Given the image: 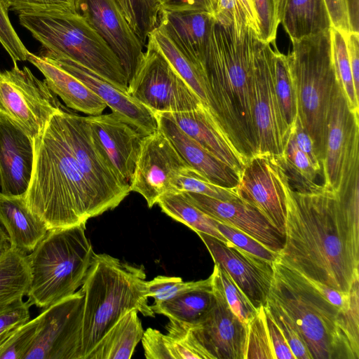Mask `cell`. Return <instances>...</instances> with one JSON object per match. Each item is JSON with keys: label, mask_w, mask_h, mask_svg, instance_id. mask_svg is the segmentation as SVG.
Masks as SVG:
<instances>
[{"label": "cell", "mask_w": 359, "mask_h": 359, "mask_svg": "<svg viewBox=\"0 0 359 359\" xmlns=\"http://www.w3.org/2000/svg\"><path fill=\"white\" fill-rule=\"evenodd\" d=\"M8 236L0 223V257L10 248Z\"/></svg>", "instance_id": "6f0895ef"}, {"label": "cell", "mask_w": 359, "mask_h": 359, "mask_svg": "<svg viewBox=\"0 0 359 359\" xmlns=\"http://www.w3.org/2000/svg\"><path fill=\"white\" fill-rule=\"evenodd\" d=\"M86 119L114 172L130 185L145 135L112 112L87 116Z\"/></svg>", "instance_id": "ffe728a7"}, {"label": "cell", "mask_w": 359, "mask_h": 359, "mask_svg": "<svg viewBox=\"0 0 359 359\" xmlns=\"http://www.w3.org/2000/svg\"><path fill=\"white\" fill-rule=\"evenodd\" d=\"M76 12L115 53L129 82L141 62L144 47L127 21L120 0H76Z\"/></svg>", "instance_id": "ac0fdd59"}, {"label": "cell", "mask_w": 359, "mask_h": 359, "mask_svg": "<svg viewBox=\"0 0 359 359\" xmlns=\"http://www.w3.org/2000/svg\"><path fill=\"white\" fill-rule=\"evenodd\" d=\"M123 7H126L128 4V0H120Z\"/></svg>", "instance_id": "680465c9"}, {"label": "cell", "mask_w": 359, "mask_h": 359, "mask_svg": "<svg viewBox=\"0 0 359 359\" xmlns=\"http://www.w3.org/2000/svg\"><path fill=\"white\" fill-rule=\"evenodd\" d=\"M83 302L80 289L43 309L24 359H79Z\"/></svg>", "instance_id": "5bb4252c"}, {"label": "cell", "mask_w": 359, "mask_h": 359, "mask_svg": "<svg viewBox=\"0 0 359 359\" xmlns=\"http://www.w3.org/2000/svg\"><path fill=\"white\" fill-rule=\"evenodd\" d=\"M272 76L283 117L290 130L297 114V93L286 55L277 48L272 53Z\"/></svg>", "instance_id": "e575fe53"}, {"label": "cell", "mask_w": 359, "mask_h": 359, "mask_svg": "<svg viewBox=\"0 0 359 359\" xmlns=\"http://www.w3.org/2000/svg\"><path fill=\"white\" fill-rule=\"evenodd\" d=\"M157 204L162 212L196 232L210 235L227 245L229 241L217 228V221L191 204L182 193L171 192L163 195Z\"/></svg>", "instance_id": "d6a6232c"}, {"label": "cell", "mask_w": 359, "mask_h": 359, "mask_svg": "<svg viewBox=\"0 0 359 359\" xmlns=\"http://www.w3.org/2000/svg\"><path fill=\"white\" fill-rule=\"evenodd\" d=\"M161 11H205L213 15L215 0H155Z\"/></svg>", "instance_id": "db71d44e"}, {"label": "cell", "mask_w": 359, "mask_h": 359, "mask_svg": "<svg viewBox=\"0 0 359 359\" xmlns=\"http://www.w3.org/2000/svg\"><path fill=\"white\" fill-rule=\"evenodd\" d=\"M85 230L82 225L48 230L27 255L29 306L45 309L82 285L95 254Z\"/></svg>", "instance_id": "52a82bcc"}, {"label": "cell", "mask_w": 359, "mask_h": 359, "mask_svg": "<svg viewBox=\"0 0 359 359\" xmlns=\"http://www.w3.org/2000/svg\"><path fill=\"white\" fill-rule=\"evenodd\" d=\"M277 15L292 42L329 31L325 0H276Z\"/></svg>", "instance_id": "f1b7e54d"}, {"label": "cell", "mask_w": 359, "mask_h": 359, "mask_svg": "<svg viewBox=\"0 0 359 359\" xmlns=\"http://www.w3.org/2000/svg\"><path fill=\"white\" fill-rule=\"evenodd\" d=\"M33 163V141L20 128L0 117L1 192L24 196L31 180Z\"/></svg>", "instance_id": "603a6c76"}, {"label": "cell", "mask_w": 359, "mask_h": 359, "mask_svg": "<svg viewBox=\"0 0 359 359\" xmlns=\"http://www.w3.org/2000/svg\"><path fill=\"white\" fill-rule=\"evenodd\" d=\"M288 184L280 156L265 152L247 159L235 187L239 199L263 215L284 238Z\"/></svg>", "instance_id": "8fae6325"}, {"label": "cell", "mask_w": 359, "mask_h": 359, "mask_svg": "<svg viewBox=\"0 0 359 359\" xmlns=\"http://www.w3.org/2000/svg\"><path fill=\"white\" fill-rule=\"evenodd\" d=\"M252 2L257 16L259 40L276 46L279 25L276 0H252Z\"/></svg>", "instance_id": "bcb514c9"}, {"label": "cell", "mask_w": 359, "mask_h": 359, "mask_svg": "<svg viewBox=\"0 0 359 359\" xmlns=\"http://www.w3.org/2000/svg\"><path fill=\"white\" fill-rule=\"evenodd\" d=\"M211 284L210 276L205 280L184 282L180 277L158 276L146 282L147 296L154 298V303H160L186 292Z\"/></svg>", "instance_id": "7bdbcfd3"}, {"label": "cell", "mask_w": 359, "mask_h": 359, "mask_svg": "<svg viewBox=\"0 0 359 359\" xmlns=\"http://www.w3.org/2000/svg\"><path fill=\"white\" fill-rule=\"evenodd\" d=\"M218 264L233 279L256 309L265 306L273 276V263L257 257L234 244L196 232Z\"/></svg>", "instance_id": "d6986e66"}, {"label": "cell", "mask_w": 359, "mask_h": 359, "mask_svg": "<svg viewBox=\"0 0 359 359\" xmlns=\"http://www.w3.org/2000/svg\"><path fill=\"white\" fill-rule=\"evenodd\" d=\"M137 313L135 309L125 312L87 359H130L144 333Z\"/></svg>", "instance_id": "f546056e"}, {"label": "cell", "mask_w": 359, "mask_h": 359, "mask_svg": "<svg viewBox=\"0 0 359 359\" xmlns=\"http://www.w3.org/2000/svg\"><path fill=\"white\" fill-rule=\"evenodd\" d=\"M144 266L107 254H95L81 290L83 293L79 359L90 352L126 311L146 317L155 313L148 303Z\"/></svg>", "instance_id": "5b68a950"}, {"label": "cell", "mask_w": 359, "mask_h": 359, "mask_svg": "<svg viewBox=\"0 0 359 359\" xmlns=\"http://www.w3.org/2000/svg\"><path fill=\"white\" fill-rule=\"evenodd\" d=\"M259 39L250 25L236 28L215 21L201 65L209 109L247 159L257 153L251 82Z\"/></svg>", "instance_id": "3957f363"}, {"label": "cell", "mask_w": 359, "mask_h": 359, "mask_svg": "<svg viewBox=\"0 0 359 359\" xmlns=\"http://www.w3.org/2000/svg\"><path fill=\"white\" fill-rule=\"evenodd\" d=\"M39 318L21 324L0 339V359H24L36 334Z\"/></svg>", "instance_id": "ab89813d"}, {"label": "cell", "mask_w": 359, "mask_h": 359, "mask_svg": "<svg viewBox=\"0 0 359 359\" xmlns=\"http://www.w3.org/2000/svg\"><path fill=\"white\" fill-rule=\"evenodd\" d=\"M332 60L338 83L350 109L359 113V96L356 94L344 34L333 27L330 29Z\"/></svg>", "instance_id": "74e56055"}, {"label": "cell", "mask_w": 359, "mask_h": 359, "mask_svg": "<svg viewBox=\"0 0 359 359\" xmlns=\"http://www.w3.org/2000/svg\"><path fill=\"white\" fill-rule=\"evenodd\" d=\"M46 57L79 79L105 102L113 114L142 135H148L158 130L154 113L128 93L69 58L60 56Z\"/></svg>", "instance_id": "7402d4cb"}, {"label": "cell", "mask_w": 359, "mask_h": 359, "mask_svg": "<svg viewBox=\"0 0 359 359\" xmlns=\"http://www.w3.org/2000/svg\"><path fill=\"white\" fill-rule=\"evenodd\" d=\"M62 109L46 82L28 67L21 69L15 65L0 71V117L20 128L32 141Z\"/></svg>", "instance_id": "30bf717a"}, {"label": "cell", "mask_w": 359, "mask_h": 359, "mask_svg": "<svg viewBox=\"0 0 359 359\" xmlns=\"http://www.w3.org/2000/svg\"><path fill=\"white\" fill-rule=\"evenodd\" d=\"M30 283L27 255L10 247L0 257V306L27 295Z\"/></svg>", "instance_id": "836d02e7"}, {"label": "cell", "mask_w": 359, "mask_h": 359, "mask_svg": "<svg viewBox=\"0 0 359 359\" xmlns=\"http://www.w3.org/2000/svg\"><path fill=\"white\" fill-rule=\"evenodd\" d=\"M213 301L211 284L186 292L168 300L154 303L151 308L155 313L164 315L170 321L190 325L205 315Z\"/></svg>", "instance_id": "1f68e13d"}, {"label": "cell", "mask_w": 359, "mask_h": 359, "mask_svg": "<svg viewBox=\"0 0 359 359\" xmlns=\"http://www.w3.org/2000/svg\"><path fill=\"white\" fill-rule=\"evenodd\" d=\"M65 129L82 172L107 211L116 208L130 192L112 169L89 127L86 116L62 111Z\"/></svg>", "instance_id": "4fadbf2b"}, {"label": "cell", "mask_w": 359, "mask_h": 359, "mask_svg": "<svg viewBox=\"0 0 359 359\" xmlns=\"http://www.w3.org/2000/svg\"><path fill=\"white\" fill-rule=\"evenodd\" d=\"M213 15L215 21L222 25L245 23L254 27L259 34L252 0H215Z\"/></svg>", "instance_id": "b9f144b4"}, {"label": "cell", "mask_w": 359, "mask_h": 359, "mask_svg": "<svg viewBox=\"0 0 359 359\" xmlns=\"http://www.w3.org/2000/svg\"><path fill=\"white\" fill-rule=\"evenodd\" d=\"M148 39L152 41L196 93L202 103L209 109L205 75L202 67L190 58L160 26L158 25L152 30Z\"/></svg>", "instance_id": "4dcf8cb0"}, {"label": "cell", "mask_w": 359, "mask_h": 359, "mask_svg": "<svg viewBox=\"0 0 359 359\" xmlns=\"http://www.w3.org/2000/svg\"><path fill=\"white\" fill-rule=\"evenodd\" d=\"M182 194L210 217L241 231L269 250L279 253L283 248V236L263 215L241 200L225 201L199 194Z\"/></svg>", "instance_id": "44dd1931"}, {"label": "cell", "mask_w": 359, "mask_h": 359, "mask_svg": "<svg viewBox=\"0 0 359 359\" xmlns=\"http://www.w3.org/2000/svg\"><path fill=\"white\" fill-rule=\"evenodd\" d=\"M188 165L170 140L158 129L142 139L130 190L143 196L151 208L169 192L173 175Z\"/></svg>", "instance_id": "e0dca14e"}, {"label": "cell", "mask_w": 359, "mask_h": 359, "mask_svg": "<svg viewBox=\"0 0 359 359\" xmlns=\"http://www.w3.org/2000/svg\"><path fill=\"white\" fill-rule=\"evenodd\" d=\"M20 24L41 43L44 56L69 58L128 93L121 62L103 38L77 12L18 13Z\"/></svg>", "instance_id": "8992f818"}, {"label": "cell", "mask_w": 359, "mask_h": 359, "mask_svg": "<svg viewBox=\"0 0 359 359\" xmlns=\"http://www.w3.org/2000/svg\"><path fill=\"white\" fill-rule=\"evenodd\" d=\"M154 114L158 129L170 140L189 166L217 185L236 187L239 177L232 168L185 134L172 120L161 113Z\"/></svg>", "instance_id": "d4e9b609"}, {"label": "cell", "mask_w": 359, "mask_h": 359, "mask_svg": "<svg viewBox=\"0 0 359 359\" xmlns=\"http://www.w3.org/2000/svg\"><path fill=\"white\" fill-rule=\"evenodd\" d=\"M210 277L212 282L221 290L232 312L247 325L257 313V309L255 307L230 276L218 264H215Z\"/></svg>", "instance_id": "f35d334b"}, {"label": "cell", "mask_w": 359, "mask_h": 359, "mask_svg": "<svg viewBox=\"0 0 359 359\" xmlns=\"http://www.w3.org/2000/svg\"><path fill=\"white\" fill-rule=\"evenodd\" d=\"M264 307L274 359H295L280 329L274 321L268 309L265 306Z\"/></svg>", "instance_id": "f5cc1de1"}, {"label": "cell", "mask_w": 359, "mask_h": 359, "mask_svg": "<svg viewBox=\"0 0 359 359\" xmlns=\"http://www.w3.org/2000/svg\"><path fill=\"white\" fill-rule=\"evenodd\" d=\"M285 241L279 259L309 279L342 292L359 281V164L338 192L318 184L285 189Z\"/></svg>", "instance_id": "6da1fadb"}, {"label": "cell", "mask_w": 359, "mask_h": 359, "mask_svg": "<svg viewBox=\"0 0 359 359\" xmlns=\"http://www.w3.org/2000/svg\"><path fill=\"white\" fill-rule=\"evenodd\" d=\"M294 79L297 114L322 165L334 90L338 80L330 30L292 42L286 55Z\"/></svg>", "instance_id": "ba28073f"}, {"label": "cell", "mask_w": 359, "mask_h": 359, "mask_svg": "<svg viewBox=\"0 0 359 359\" xmlns=\"http://www.w3.org/2000/svg\"><path fill=\"white\" fill-rule=\"evenodd\" d=\"M4 7L18 13L76 12V0H1Z\"/></svg>", "instance_id": "c3c4849f"}, {"label": "cell", "mask_w": 359, "mask_h": 359, "mask_svg": "<svg viewBox=\"0 0 359 359\" xmlns=\"http://www.w3.org/2000/svg\"><path fill=\"white\" fill-rule=\"evenodd\" d=\"M171 192L199 194L225 201L240 200L235 187L217 185L189 165L180 170L171 178L168 193Z\"/></svg>", "instance_id": "8d00e7d4"}, {"label": "cell", "mask_w": 359, "mask_h": 359, "mask_svg": "<svg viewBox=\"0 0 359 359\" xmlns=\"http://www.w3.org/2000/svg\"><path fill=\"white\" fill-rule=\"evenodd\" d=\"M0 223L11 247L25 254L31 252L48 231L46 224L28 209L24 196L0 192Z\"/></svg>", "instance_id": "83f0119b"}, {"label": "cell", "mask_w": 359, "mask_h": 359, "mask_svg": "<svg viewBox=\"0 0 359 359\" xmlns=\"http://www.w3.org/2000/svg\"><path fill=\"white\" fill-rule=\"evenodd\" d=\"M27 60L43 74L49 89L67 107L88 116H96L102 114L107 107L91 89L51 59L29 52Z\"/></svg>", "instance_id": "484cf974"}, {"label": "cell", "mask_w": 359, "mask_h": 359, "mask_svg": "<svg viewBox=\"0 0 359 359\" xmlns=\"http://www.w3.org/2000/svg\"><path fill=\"white\" fill-rule=\"evenodd\" d=\"M8 11L0 0V43L11 57L14 65L26 61L29 51L15 31L8 15Z\"/></svg>", "instance_id": "681fc988"}, {"label": "cell", "mask_w": 359, "mask_h": 359, "mask_svg": "<svg viewBox=\"0 0 359 359\" xmlns=\"http://www.w3.org/2000/svg\"><path fill=\"white\" fill-rule=\"evenodd\" d=\"M268 299L292 322L311 359H359V302L331 304L309 278L278 258Z\"/></svg>", "instance_id": "277c9868"}, {"label": "cell", "mask_w": 359, "mask_h": 359, "mask_svg": "<svg viewBox=\"0 0 359 359\" xmlns=\"http://www.w3.org/2000/svg\"><path fill=\"white\" fill-rule=\"evenodd\" d=\"M280 158L286 170L289 182L297 191H309L316 187V176L320 174L309 158L297 147L292 130Z\"/></svg>", "instance_id": "d590c367"}, {"label": "cell", "mask_w": 359, "mask_h": 359, "mask_svg": "<svg viewBox=\"0 0 359 359\" xmlns=\"http://www.w3.org/2000/svg\"><path fill=\"white\" fill-rule=\"evenodd\" d=\"M212 287L214 301L208 311L196 323L182 325L206 359H245L247 325L232 312L219 287L212 282Z\"/></svg>", "instance_id": "2e32d148"}, {"label": "cell", "mask_w": 359, "mask_h": 359, "mask_svg": "<svg viewBox=\"0 0 359 359\" xmlns=\"http://www.w3.org/2000/svg\"><path fill=\"white\" fill-rule=\"evenodd\" d=\"M217 228L229 241L245 252L272 263L279 257L278 253L269 250L240 230L218 221Z\"/></svg>", "instance_id": "7dc6e473"}, {"label": "cell", "mask_w": 359, "mask_h": 359, "mask_svg": "<svg viewBox=\"0 0 359 359\" xmlns=\"http://www.w3.org/2000/svg\"><path fill=\"white\" fill-rule=\"evenodd\" d=\"M265 306L283 332L295 359H311L304 341L288 316L270 299L267 298Z\"/></svg>", "instance_id": "f6af8a7d"}, {"label": "cell", "mask_w": 359, "mask_h": 359, "mask_svg": "<svg viewBox=\"0 0 359 359\" xmlns=\"http://www.w3.org/2000/svg\"></svg>", "instance_id": "91938a15"}, {"label": "cell", "mask_w": 359, "mask_h": 359, "mask_svg": "<svg viewBox=\"0 0 359 359\" xmlns=\"http://www.w3.org/2000/svg\"><path fill=\"white\" fill-rule=\"evenodd\" d=\"M247 328L245 359H274L264 306L257 309L255 316L247 324Z\"/></svg>", "instance_id": "60d3db41"}, {"label": "cell", "mask_w": 359, "mask_h": 359, "mask_svg": "<svg viewBox=\"0 0 359 359\" xmlns=\"http://www.w3.org/2000/svg\"><path fill=\"white\" fill-rule=\"evenodd\" d=\"M214 15L205 11H161L158 26L194 61H204Z\"/></svg>", "instance_id": "4316f807"}, {"label": "cell", "mask_w": 359, "mask_h": 359, "mask_svg": "<svg viewBox=\"0 0 359 359\" xmlns=\"http://www.w3.org/2000/svg\"><path fill=\"white\" fill-rule=\"evenodd\" d=\"M270 43L258 40L252 75V114L257 153L280 156L290 130L283 117L272 76V53Z\"/></svg>", "instance_id": "7c38bea8"}, {"label": "cell", "mask_w": 359, "mask_h": 359, "mask_svg": "<svg viewBox=\"0 0 359 359\" xmlns=\"http://www.w3.org/2000/svg\"><path fill=\"white\" fill-rule=\"evenodd\" d=\"M353 85L359 96V32L344 34Z\"/></svg>", "instance_id": "9f6ffc18"}, {"label": "cell", "mask_w": 359, "mask_h": 359, "mask_svg": "<svg viewBox=\"0 0 359 359\" xmlns=\"http://www.w3.org/2000/svg\"><path fill=\"white\" fill-rule=\"evenodd\" d=\"M358 112L351 111L337 82L327 124L325 151L322 161L323 185L338 192L346 175L359 162Z\"/></svg>", "instance_id": "9a60e30c"}, {"label": "cell", "mask_w": 359, "mask_h": 359, "mask_svg": "<svg viewBox=\"0 0 359 359\" xmlns=\"http://www.w3.org/2000/svg\"><path fill=\"white\" fill-rule=\"evenodd\" d=\"M332 27L343 34L359 32V0H325Z\"/></svg>", "instance_id": "ee69618b"}, {"label": "cell", "mask_w": 359, "mask_h": 359, "mask_svg": "<svg viewBox=\"0 0 359 359\" xmlns=\"http://www.w3.org/2000/svg\"><path fill=\"white\" fill-rule=\"evenodd\" d=\"M128 93L154 114L189 111L203 104L149 39Z\"/></svg>", "instance_id": "9c48e42d"}, {"label": "cell", "mask_w": 359, "mask_h": 359, "mask_svg": "<svg viewBox=\"0 0 359 359\" xmlns=\"http://www.w3.org/2000/svg\"><path fill=\"white\" fill-rule=\"evenodd\" d=\"M29 305L22 297L0 306V339L8 332L29 320Z\"/></svg>", "instance_id": "f907efd6"}, {"label": "cell", "mask_w": 359, "mask_h": 359, "mask_svg": "<svg viewBox=\"0 0 359 359\" xmlns=\"http://www.w3.org/2000/svg\"><path fill=\"white\" fill-rule=\"evenodd\" d=\"M188 136L232 168L238 175L247 158L236 148L212 115L203 104L194 109L161 113Z\"/></svg>", "instance_id": "cb8c5ba5"}, {"label": "cell", "mask_w": 359, "mask_h": 359, "mask_svg": "<svg viewBox=\"0 0 359 359\" xmlns=\"http://www.w3.org/2000/svg\"><path fill=\"white\" fill-rule=\"evenodd\" d=\"M33 140L34 163L24 195L30 212L48 230L86 226L107 211L86 181L67 137L62 111Z\"/></svg>", "instance_id": "7a4b0ae2"}, {"label": "cell", "mask_w": 359, "mask_h": 359, "mask_svg": "<svg viewBox=\"0 0 359 359\" xmlns=\"http://www.w3.org/2000/svg\"><path fill=\"white\" fill-rule=\"evenodd\" d=\"M291 130L299 149L306 154L313 165L322 172V165L316 154L312 140L304 129L298 114Z\"/></svg>", "instance_id": "11a10c76"}, {"label": "cell", "mask_w": 359, "mask_h": 359, "mask_svg": "<svg viewBox=\"0 0 359 359\" xmlns=\"http://www.w3.org/2000/svg\"><path fill=\"white\" fill-rule=\"evenodd\" d=\"M142 344L147 359H172L165 335L151 327L144 331Z\"/></svg>", "instance_id": "816d5d0a"}]
</instances>
